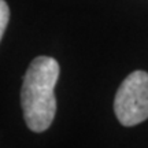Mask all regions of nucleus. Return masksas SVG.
Returning <instances> with one entry per match:
<instances>
[{"instance_id":"obj_1","label":"nucleus","mask_w":148,"mask_h":148,"mask_svg":"<svg viewBox=\"0 0 148 148\" xmlns=\"http://www.w3.org/2000/svg\"><path fill=\"white\" fill-rule=\"evenodd\" d=\"M59 78V63L51 56H37L32 60L23 78L21 106L26 126L36 133L45 132L56 114L53 93Z\"/></svg>"},{"instance_id":"obj_2","label":"nucleus","mask_w":148,"mask_h":148,"mask_svg":"<svg viewBox=\"0 0 148 148\" xmlns=\"http://www.w3.org/2000/svg\"><path fill=\"white\" fill-rule=\"evenodd\" d=\"M114 111L123 126H134L148 118V73L136 70L122 81L115 93Z\"/></svg>"},{"instance_id":"obj_3","label":"nucleus","mask_w":148,"mask_h":148,"mask_svg":"<svg viewBox=\"0 0 148 148\" xmlns=\"http://www.w3.org/2000/svg\"><path fill=\"white\" fill-rule=\"evenodd\" d=\"M8 19H10V10H8V5L5 3V0H0V38L4 36Z\"/></svg>"}]
</instances>
